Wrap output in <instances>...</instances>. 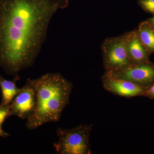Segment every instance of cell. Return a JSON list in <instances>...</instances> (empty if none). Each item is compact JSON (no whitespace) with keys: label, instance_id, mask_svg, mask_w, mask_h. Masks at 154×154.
Returning <instances> with one entry per match:
<instances>
[{"label":"cell","instance_id":"obj_8","mask_svg":"<svg viewBox=\"0 0 154 154\" xmlns=\"http://www.w3.org/2000/svg\"><path fill=\"white\" fill-rule=\"evenodd\" d=\"M130 59L135 64L150 61L149 51L142 43L136 30L130 31L122 35Z\"/></svg>","mask_w":154,"mask_h":154},{"label":"cell","instance_id":"obj_12","mask_svg":"<svg viewBox=\"0 0 154 154\" xmlns=\"http://www.w3.org/2000/svg\"><path fill=\"white\" fill-rule=\"evenodd\" d=\"M11 116L10 105H0V128H2L6 119Z\"/></svg>","mask_w":154,"mask_h":154},{"label":"cell","instance_id":"obj_10","mask_svg":"<svg viewBox=\"0 0 154 154\" xmlns=\"http://www.w3.org/2000/svg\"><path fill=\"white\" fill-rule=\"evenodd\" d=\"M138 36L150 54H154V28L146 20L141 22L136 29Z\"/></svg>","mask_w":154,"mask_h":154},{"label":"cell","instance_id":"obj_4","mask_svg":"<svg viewBox=\"0 0 154 154\" xmlns=\"http://www.w3.org/2000/svg\"><path fill=\"white\" fill-rule=\"evenodd\" d=\"M101 50L105 72L119 71L134 64L128 57L122 35L105 38Z\"/></svg>","mask_w":154,"mask_h":154},{"label":"cell","instance_id":"obj_11","mask_svg":"<svg viewBox=\"0 0 154 154\" xmlns=\"http://www.w3.org/2000/svg\"><path fill=\"white\" fill-rule=\"evenodd\" d=\"M137 3L144 11L154 16V0H138Z\"/></svg>","mask_w":154,"mask_h":154},{"label":"cell","instance_id":"obj_7","mask_svg":"<svg viewBox=\"0 0 154 154\" xmlns=\"http://www.w3.org/2000/svg\"><path fill=\"white\" fill-rule=\"evenodd\" d=\"M102 85L106 91L125 98L142 96L147 88L123 79L104 74L102 78Z\"/></svg>","mask_w":154,"mask_h":154},{"label":"cell","instance_id":"obj_15","mask_svg":"<svg viewBox=\"0 0 154 154\" xmlns=\"http://www.w3.org/2000/svg\"><path fill=\"white\" fill-rule=\"evenodd\" d=\"M146 21H148L154 28V16L151 18L147 19Z\"/></svg>","mask_w":154,"mask_h":154},{"label":"cell","instance_id":"obj_13","mask_svg":"<svg viewBox=\"0 0 154 154\" xmlns=\"http://www.w3.org/2000/svg\"><path fill=\"white\" fill-rule=\"evenodd\" d=\"M151 99H154V83L144 92L143 96Z\"/></svg>","mask_w":154,"mask_h":154},{"label":"cell","instance_id":"obj_6","mask_svg":"<svg viewBox=\"0 0 154 154\" xmlns=\"http://www.w3.org/2000/svg\"><path fill=\"white\" fill-rule=\"evenodd\" d=\"M36 104L35 90L26 82L10 104L11 115L21 119H28L33 114Z\"/></svg>","mask_w":154,"mask_h":154},{"label":"cell","instance_id":"obj_5","mask_svg":"<svg viewBox=\"0 0 154 154\" xmlns=\"http://www.w3.org/2000/svg\"><path fill=\"white\" fill-rule=\"evenodd\" d=\"M105 73L115 78L128 80L147 89L154 83V63L151 61L133 64L119 71Z\"/></svg>","mask_w":154,"mask_h":154},{"label":"cell","instance_id":"obj_9","mask_svg":"<svg viewBox=\"0 0 154 154\" xmlns=\"http://www.w3.org/2000/svg\"><path fill=\"white\" fill-rule=\"evenodd\" d=\"M19 79V75L14 77L12 81L6 79L0 75V88L2 94V102L0 105H8L11 104L21 89V88H18L16 85V82Z\"/></svg>","mask_w":154,"mask_h":154},{"label":"cell","instance_id":"obj_14","mask_svg":"<svg viewBox=\"0 0 154 154\" xmlns=\"http://www.w3.org/2000/svg\"><path fill=\"white\" fill-rule=\"evenodd\" d=\"M10 135V134L9 133L3 130L2 128H0V137L5 138L8 137Z\"/></svg>","mask_w":154,"mask_h":154},{"label":"cell","instance_id":"obj_3","mask_svg":"<svg viewBox=\"0 0 154 154\" xmlns=\"http://www.w3.org/2000/svg\"><path fill=\"white\" fill-rule=\"evenodd\" d=\"M92 125H80L71 129L58 128V140L54 143L55 151L60 154H91L90 143Z\"/></svg>","mask_w":154,"mask_h":154},{"label":"cell","instance_id":"obj_2","mask_svg":"<svg viewBox=\"0 0 154 154\" xmlns=\"http://www.w3.org/2000/svg\"><path fill=\"white\" fill-rule=\"evenodd\" d=\"M27 82L35 90L36 104L32 115L27 119V129L33 130L48 122L59 121L69 103L73 84L60 73H47Z\"/></svg>","mask_w":154,"mask_h":154},{"label":"cell","instance_id":"obj_1","mask_svg":"<svg viewBox=\"0 0 154 154\" xmlns=\"http://www.w3.org/2000/svg\"><path fill=\"white\" fill-rule=\"evenodd\" d=\"M68 0H0V67L16 76L32 66L53 17Z\"/></svg>","mask_w":154,"mask_h":154}]
</instances>
